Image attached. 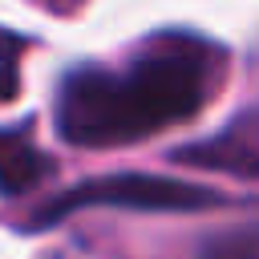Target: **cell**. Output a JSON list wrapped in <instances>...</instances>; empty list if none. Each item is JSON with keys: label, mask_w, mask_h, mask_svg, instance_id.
<instances>
[{"label": "cell", "mask_w": 259, "mask_h": 259, "mask_svg": "<svg viewBox=\"0 0 259 259\" xmlns=\"http://www.w3.org/2000/svg\"><path fill=\"white\" fill-rule=\"evenodd\" d=\"M227 194L174 178V174H146V170H117L101 178H85L69 186L65 194H53L28 214V231H49L73 210L89 206H117V210H150V214H190V210H210L223 206Z\"/></svg>", "instance_id": "7a4b0ae2"}, {"label": "cell", "mask_w": 259, "mask_h": 259, "mask_svg": "<svg viewBox=\"0 0 259 259\" xmlns=\"http://www.w3.org/2000/svg\"><path fill=\"white\" fill-rule=\"evenodd\" d=\"M28 49L24 36H16L12 28H0V101H8L20 85V53Z\"/></svg>", "instance_id": "8992f818"}, {"label": "cell", "mask_w": 259, "mask_h": 259, "mask_svg": "<svg viewBox=\"0 0 259 259\" xmlns=\"http://www.w3.org/2000/svg\"><path fill=\"white\" fill-rule=\"evenodd\" d=\"M170 158L198 170H227L235 178H259V97L247 101L223 130L190 146H178Z\"/></svg>", "instance_id": "3957f363"}, {"label": "cell", "mask_w": 259, "mask_h": 259, "mask_svg": "<svg viewBox=\"0 0 259 259\" xmlns=\"http://www.w3.org/2000/svg\"><path fill=\"white\" fill-rule=\"evenodd\" d=\"M40 4H49V8H69V4H77V0H40Z\"/></svg>", "instance_id": "52a82bcc"}, {"label": "cell", "mask_w": 259, "mask_h": 259, "mask_svg": "<svg viewBox=\"0 0 259 259\" xmlns=\"http://www.w3.org/2000/svg\"><path fill=\"white\" fill-rule=\"evenodd\" d=\"M194 259H259V223H243L202 239Z\"/></svg>", "instance_id": "5b68a950"}, {"label": "cell", "mask_w": 259, "mask_h": 259, "mask_svg": "<svg viewBox=\"0 0 259 259\" xmlns=\"http://www.w3.org/2000/svg\"><path fill=\"white\" fill-rule=\"evenodd\" d=\"M227 77L223 45L198 32H154L125 65H77L61 77L53 121L77 150L146 142L194 121Z\"/></svg>", "instance_id": "6da1fadb"}, {"label": "cell", "mask_w": 259, "mask_h": 259, "mask_svg": "<svg viewBox=\"0 0 259 259\" xmlns=\"http://www.w3.org/2000/svg\"><path fill=\"white\" fill-rule=\"evenodd\" d=\"M53 178V158L36 146L28 125L0 130V194L20 198Z\"/></svg>", "instance_id": "277c9868"}]
</instances>
